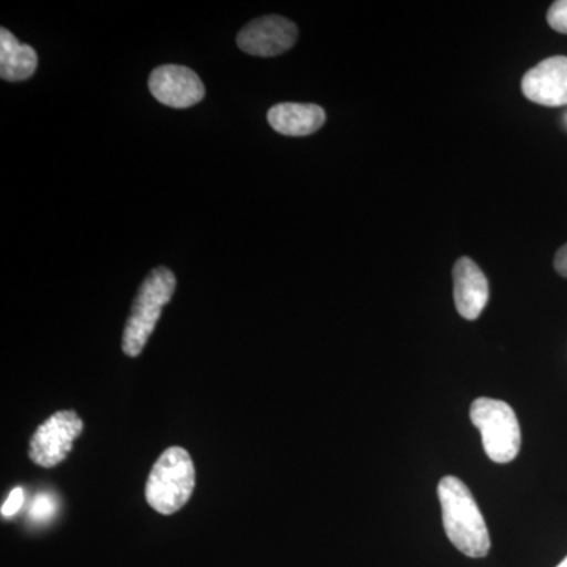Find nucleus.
<instances>
[{"label":"nucleus","mask_w":567,"mask_h":567,"mask_svg":"<svg viewBox=\"0 0 567 567\" xmlns=\"http://www.w3.org/2000/svg\"><path fill=\"white\" fill-rule=\"evenodd\" d=\"M443 527L453 546L470 558L486 557L491 536L470 488L456 476H445L439 484Z\"/></svg>","instance_id":"obj_1"},{"label":"nucleus","mask_w":567,"mask_h":567,"mask_svg":"<svg viewBox=\"0 0 567 567\" xmlns=\"http://www.w3.org/2000/svg\"><path fill=\"white\" fill-rule=\"evenodd\" d=\"M177 279L169 268L158 267L142 282L134 298L132 315L123 330L122 350L128 357H140L158 323L164 306L173 300Z\"/></svg>","instance_id":"obj_2"},{"label":"nucleus","mask_w":567,"mask_h":567,"mask_svg":"<svg viewBox=\"0 0 567 567\" xmlns=\"http://www.w3.org/2000/svg\"><path fill=\"white\" fill-rule=\"evenodd\" d=\"M194 487L196 470L188 451L181 446L167 447L153 465L145 498L156 513L171 516L188 503Z\"/></svg>","instance_id":"obj_3"},{"label":"nucleus","mask_w":567,"mask_h":567,"mask_svg":"<svg viewBox=\"0 0 567 567\" xmlns=\"http://www.w3.org/2000/svg\"><path fill=\"white\" fill-rule=\"evenodd\" d=\"M473 424L483 436L484 451L496 464H507L520 451L522 434L516 412L496 399H476L470 409Z\"/></svg>","instance_id":"obj_4"},{"label":"nucleus","mask_w":567,"mask_h":567,"mask_svg":"<svg viewBox=\"0 0 567 567\" xmlns=\"http://www.w3.org/2000/svg\"><path fill=\"white\" fill-rule=\"evenodd\" d=\"M82 431H84V423L73 410L54 413L33 434L29 457L33 464L52 468L69 457L73 450V442Z\"/></svg>","instance_id":"obj_5"},{"label":"nucleus","mask_w":567,"mask_h":567,"mask_svg":"<svg viewBox=\"0 0 567 567\" xmlns=\"http://www.w3.org/2000/svg\"><path fill=\"white\" fill-rule=\"evenodd\" d=\"M297 40V25L287 18L271 14V17L254 20L241 29L237 37V44L246 54L257 55V58H276L289 51Z\"/></svg>","instance_id":"obj_6"},{"label":"nucleus","mask_w":567,"mask_h":567,"mask_svg":"<svg viewBox=\"0 0 567 567\" xmlns=\"http://www.w3.org/2000/svg\"><path fill=\"white\" fill-rule=\"evenodd\" d=\"M148 89L159 103L174 110H186L203 102L204 82L193 70L181 65H163L152 71Z\"/></svg>","instance_id":"obj_7"},{"label":"nucleus","mask_w":567,"mask_h":567,"mask_svg":"<svg viewBox=\"0 0 567 567\" xmlns=\"http://www.w3.org/2000/svg\"><path fill=\"white\" fill-rule=\"evenodd\" d=\"M522 92L529 102L558 107L567 104V58L555 55L537 63L522 80Z\"/></svg>","instance_id":"obj_8"},{"label":"nucleus","mask_w":567,"mask_h":567,"mask_svg":"<svg viewBox=\"0 0 567 567\" xmlns=\"http://www.w3.org/2000/svg\"><path fill=\"white\" fill-rule=\"evenodd\" d=\"M454 303L466 320H476L488 303V282L476 262L461 257L454 265Z\"/></svg>","instance_id":"obj_9"},{"label":"nucleus","mask_w":567,"mask_h":567,"mask_svg":"<svg viewBox=\"0 0 567 567\" xmlns=\"http://www.w3.org/2000/svg\"><path fill=\"white\" fill-rule=\"evenodd\" d=\"M271 128L284 136H309L319 132L327 121V114L317 104L281 103L268 111Z\"/></svg>","instance_id":"obj_10"},{"label":"nucleus","mask_w":567,"mask_h":567,"mask_svg":"<svg viewBox=\"0 0 567 567\" xmlns=\"http://www.w3.org/2000/svg\"><path fill=\"white\" fill-rule=\"evenodd\" d=\"M39 66V55L29 44L7 29H0V76L3 81L21 82L29 80Z\"/></svg>","instance_id":"obj_11"},{"label":"nucleus","mask_w":567,"mask_h":567,"mask_svg":"<svg viewBox=\"0 0 567 567\" xmlns=\"http://www.w3.org/2000/svg\"><path fill=\"white\" fill-rule=\"evenodd\" d=\"M58 511L55 499L50 494H39L33 499L31 507H29V516L33 522H47L54 516Z\"/></svg>","instance_id":"obj_12"},{"label":"nucleus","mask_w":567,"mask_h":567,"mask_svg":"<svg viewBox=\"0 0 567 567\" xmlns=\"http://www.w3.org/2000/svg\"><path fill=\"white\" fill-rule=\"evenodd\" d=\"M547 22L555 32L567 35V0L551 3L547 11Z\"/></svg>","instance_id":"obj_13"},{"label":"nucleus","mask_w":567,"mask_h":567,"mask_svg":"<svg viewBox=\"0 0 567 567\" xmlns=\"http://www.w3.org/2000/svg\"><path fill=\"white\" fill-rule=\"evenodd\" d=\"M22 503H24V492H22L21 487L13 488L7 502L3 503L0 513H2L3 517L14 516L21 509Z\"/></svg>","instance_id":"obj_14"},{"label":"nucleus","mask_w":567,"mask_h":567,"mask_svg":"<svg viewBox=\"0 0 567 567\" xmlns=\"http://www.w3.org/2000/svg\"><path fill=\"white\" fill-rule=\"evenodd\" d=\"M554 265L555 270H557L563 278H567V244L558 249Z\"/></svg>","instance_id":"obj_15"},{"label":"nucleus","mask_w":567,"mask_h":567,"mask_svg":"<svg viewBox=\"0 0 567 567\" xmlns=\"http://www.w3.org/2000/svg\"><path fill=\"white\" fill-rule=\"evenodd\" d=\"M557 567H567V557Z\"/></svg>","instance_id":"obj_16"}]
</instances>
